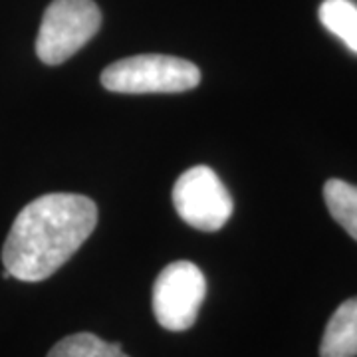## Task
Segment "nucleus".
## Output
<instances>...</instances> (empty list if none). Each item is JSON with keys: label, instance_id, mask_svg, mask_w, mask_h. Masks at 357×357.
I'll return each instance as SVG.
<instances>
[{"label": "nucleus", "instance_id": "nucleus-7", "mask_svg": "<svg viewBox=\"0 0 357 357\" xmlns=\"http://www.w3.org/2000/svg\"><path fill=\"white\" fill-rule=\"evenodd\" d=\"M324 201L333 220L357 241V185L342 178H330L324 185Z\"/></svg>", "mask_w": 357, "mask_h": 357}, {"label": "nucleus", "instance_id": "nucleus-4", "mask_svg": "<svg viewBox=\"0 0 357 357\" xmlns=\"http://www.w3.org/2000/svg\"><path fill=\"white\" fill-rule=\"evenodd\" d=\"M206 296V280L201 268L189 260L165 266L153 284V314L161 328L185 332L197 321Z\"/></svg>", "mask_w": 357, "mask_h": 357}, {"label": "nucleus", "instance_id": "nucleus-1", "mask_svg": "<svg viewBox=\"0 0 357 357\" xmlns=\"http://www.w3.org/2000/svg\"><path fill=\"white\" fill-rule=\"evenodd\" d=\"M98 225L96 203L76 192H48L14 218L2 248L4 270L22 282H42L76 255Z\"/></svg>", "mask_w": 357, "mask_h": 357}, {"label": "nucleus", "instance_id": "nucleus-2", "mask_svg": "<svg viewBox=\"0 0 357 357\" xmlns=\"http://www.w3.org/2000/svg\"><path fill=\"white\" fill-rule=\"evenodd\" d=\"M197 66L165 54H141L117 60L102 74L103 88L115 93H178L199 86Z\"/></svg>", "mask_w": 357, "mask_h": 357}, {"label": "nucleus", "instance_id": "nucleus-3", "mask_svg": "<svg viewBox=\"0 0 357 357\" xmlns=\"http://www.w3.org/2000/svg\"><path fill=\"white\" fill-rule=\"evenodd\" d=\"M102 13L93 0H52L42 16L36 54L46 66L64 64L98 34Z\"/></svg>", "mask_w": 357, "mask_h": 357}, {"label": "nucleus", "instance_id": "nucleus-9", "mask_svg": "<svg viewBox=\"0 0 357 357\" xmlns=\"http://www.w3.org/2000/svg\"><path fill=\"white\" fill-rule=\"evenodd\" d=\"M48 357H129L119 344H107L93 333L66 335L48 351Z\"/></svg>", "mask_w": 357, "mask_h": 357}, {"label": "nucleus", "instance_id": "nucleus-8", "mask_svg": "<svg viewBox=\"0 0 357 357\" xmlns=\"http://www.w3.org/2000/svg\"><path fill=\"white\" fill-rule=\"evenodd\" d=\"M319 20L332 34L344 40L345 46L357 54V6L349 0H324Z\"/></svg>", "mask_w": 357, "mask_h": 357}, {"label": "nucleus", "instance_id": "nucleus-6", "mask_svg": "<svg viewBox=\"0 0 357 357\" xmlns=\"http://www.w3.org/2000/svg\"><path fill=\"white\" fill-rule=\"evenodd\" d=\"M319 357H357V296L333 312L321 337Z\"/></svg>", "mask_w": 357, "mask_h": 357}, {"label": "nucleus", "instance_id": "nucleus-5", "mask_svg": "<svg viewBox=\"0 0 357 357\" xmlns=\"http://www.w3.org/2000/svg\"><path fill=\"white\" fill-rule=\"evenodd\" d=\"M177 215L189 227L204 232L220 230L232 215V197L218 175L206 165L192 167L177 178L173 187Z\"/></svg>", "mask_w": 357, "mask_h": 357}]
</instances>
